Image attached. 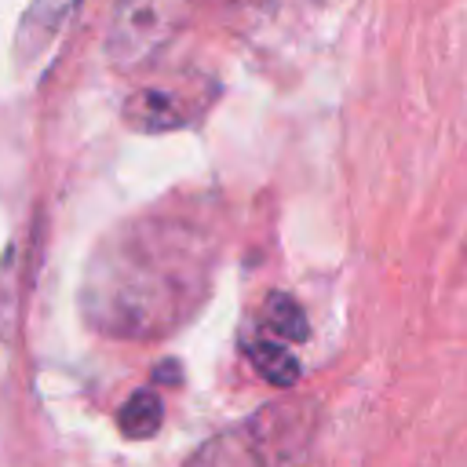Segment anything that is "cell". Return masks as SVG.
<instances>
[{
    "label": "cell",
    "instance_id": "6da1fadb",
    "mask_svg": "<svg viewBox=\"0 0 467 467\" xmlns=\"http://www.w3.org/2000/svg\"><path fill=\"white\" fill-rule=\"evenodd\" d=\"M215 234L182 212H150L120 223L88 259L80 310L113 339H161L182 328L208 299Z\"/></svg>",
    "mask_w": 467,
    "mask_h": 467
},
{
    "label": "cell",
    "instance_id": "7a4b0ae2",
    "mask_svg": "<svg viewBox=\"0 0 467 467\" xmlns=\"http://www.w3.org/2000/svg\"><path fill=\"white\" fill-rule=\"evenodd\" d=\"M314 438L310 401H274L219 431L182 467H303Z\"/></svg>",
    "mask_w": 467,
    "mask_h": 467
},
{
    "label": "cell",
    "instance_id": "3957f363",
    "mask_svg": "<svg viewBox=\"0 0 467 467\" xmlns=\"http://www.w3.org/2000/svg\"><path fill=\"white\" fill-rule=\"evenodd\" d=\"M201 0H117L106 29V58L135 73L150 66L193 18Z\"/></svg>",
    "mask_w": 467,
    "mask_h": 467
},
{
    "label": "cell",
    "instance_id": "277c9868",
    "mask_svg": "<svg viewBox=\"0 0 467 467\" xmlns=\"http://www.w3.org/2000/svg\"><path fill=\"white\" fill-rule=\"evenodd\" d=\"M208 109V99L201 88H175V84H150L128 95L124 102V124L146 135L175 131L193 124Z\"/></svg>",
    "mask_w": 467,
    "mask_h": 467
},
{
    "label": "cell",
    "instance_id": "5b68a950",
    "mask_svg": "<svg viewBox=\"0 0 467 467\" xmlns=\"http://www.w3.org/2000/svg\"><path fill=\"white\" fill-rule=\"evenodd\" d=\"M161 423H164V401H161V394L150 390V387L131 390V398H128V401L120 405V412H117V427H120V434L131 438V441L153 438V434L161 431Z\"/></svg>",
    "mask_w": 467,
    "mask_h": 467
},
{
    "label": "cell",
    "instance_id": "8992f818",
    "mask_svg": "<svg viewBox=\"0 0 467 467\" xmlns=\"http://www.w3.org/2000/svg\"><path fill=\"white\" fill-rule=\"evenodd\" d=\"M244 354H248V361L255 365V372L266 383H274V387H296L299 383V361L277 339H266V336L248 339L244 343Z\"/></svg>",
    "mask_w": 467,
    "mask_h": 467
},
{
    "label": "cell",
    "instance_id": "52a82bcc",
    "mask_svg": "<svg viewBox=\"0 0 467 467\" xmlns=\"http://www.w3.org/2000/svg\"><path fill=\"white\" fill-rule=\"evenodd\" d=\"M263 325H266L270 336H277L285 343H303L310 336L306 314H303V306L288 292H270L266 296V303H263Z\"/></svg>",
    "mask_w": 467,
    "mask_h": 467
}]
</instances>
